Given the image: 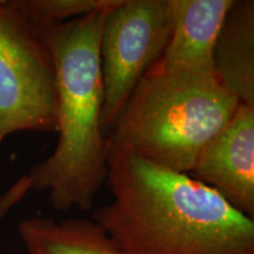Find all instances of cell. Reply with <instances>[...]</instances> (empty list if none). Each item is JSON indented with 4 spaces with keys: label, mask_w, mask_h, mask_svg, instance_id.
Here are the masks:
<instances>
[{
    "label": "cell",
    "mask_w": 254,
    "mask_h": 254,
    "mask_svg": "<svg viewBox=\"0 0 254 254\" xmlns=\"http://www.w3.org/2000/svg\"><path fill=\"white\" fill-rule=\"evenodd\" d=\"M112 201L92 213L125 254H254V220L190 174L109 151Z\"/></svg>",
    "instance_id": "6da1fadb"
},
{
    "label": "cell",
    "mask_w": 254,
    "mask_h": 254,
    "mask_svg": "<svg viewBox=\"0 0 254 254\" xmlns=\"http://www.w3.org/2000/svg\"><path fill=\"white\" fill-rule=\"evenodd\" d=\"M117 1L40 32L55 65L58 141L50 157L28 174L32 190H46L57 211H88L106 182L100 39L107 11Z\"/></svg>",
    "instance_id": "7a4b0ae2"
},
{
    "label": "cell",
    "mask_w": 254,
    "mask_h": 254,
    "mask_svg": "<svg viewBox=\"0 0 254 254\" xmlns=\"http://www.w3.org/2000/svg\"><path fill=\"white\" fill-rule=\"evenodd\" d=\"M238 105L215 69L154 64L107 134V148L190 174Z\"/></svg>",
    "instance_id": "3957f363"
},
{
    "label": "cell",
    "mask_w": 254,
    "mask_h": 254,
    "mask_svg": "<svg viewBox=\"0 0 254 254\" xmlns=\"http://www.w3.org/2000/svg\"><path fill=\"white\" fill-rule=\"evenodd\" d=\"M57 132L56 72L39 32L0 1V144L17 132Z\"/></svg>",
    "instance_id": "277c9868"
},
{
    "label": "cell",
    "mask_w": 254,
    "mask_h": 254,
    "mask_svg": "<svg viewBox=\"0 0 254 254\" xmlns=\"http://www.w3.org/2000/svg\"><path fill=\"white\" fill-rule=\"evenodd\" d=\"M174 0H118L107 11L100 39L103 109L107 136L138 82L171 38Z\"/></svg>",
    "instance_id": "5b68a950"
},
{
    "label": "cell",
    "mask_w": 254,
    "mask_h": 254,
    "mask_svg": "<svg viewBox=\"0 0 254 254\" xmlns=\"http://www.w3.org/2000/svg\"><path fill=\"white\" fill-rule=\"evenodd\" d=\"M190 176L254 220V106L238 105L230 122L200 152Z\"/></svg>",
    "instance_id": "8992f818"
},
{
    "label": "cell",
    "mask_w": 254,
    "mask_h": 254,
    "mask_svg": "<svg viewBox=\"0 0 254 254\" xmlns=\"http://www.w3.org/2000/svg\"><path fill=\"white\" fill-rule=\"evenodd\" d=\"M233 0H174L173 26L157 63L164 67L214 69L213 50Z\"/></svg>",
    "instance_id": "52a82bcc"
},
{
    "label": "cell",
    "mask_w": 254,
    "mask_h": 254,
    "mask_svg": "<svg viewBox=\"0 0 254 254\" xmlns=\"http://www.w3.org/2000/svg\"><path fill=\"white\" fill-rule=\"evenodd\" d=\"M213 64L239 104L254 106V1L233 0L219 32Z\"/></svg>",
    "instance_id": "ba28073f"
},
{
    "label": "cell",
    "mask_w": 254,
    "mask_h": 254,
    "mask_svg": "<svg viewBox=\"0 0 254 254\" xmlns=\"http://www.w3.org/2000/svg\"><path fill=\"white\" fill-rule=\"evenodd\" d=\"M27 254H125L92 219L33 217L18 225Z\"/></svg>",
    "instance_id": "9c48e42d"
},
{
    "label": "cell",
    "mask_w": 254,
    "mask_h": 254,
    "mask_svg": "<svg viewBox=\"0 0 254 254\" xmlns=\"http://www.w3.org/2000/svg\"><path fill=\"white\" fill-rule=\"evenodd\" d=\"M117 0H11L19 13L39 33L92 12L110 7Z\"/></svg>",
    "instance_id": "30bf717a"
},
{
    "label": "cell",
    "mask_w": 254,
    "mask_h": 254,
    "mask_svg": "<svg viewBox=\"0 0 254 254\" xmlns=\"http://www.w3.org/2000/svg\"><path fill=\"white\" fill-rule=\"evenodd\" d=\"M32 190V179L30 174H24L17 182L12 184L4 193L0 194V221L15 207Z\"/></svg>",
    "instance_id": "8fae6325"
}]
</instances>
